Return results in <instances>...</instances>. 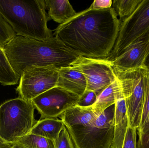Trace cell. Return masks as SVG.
Listing matches in <instances>:
<instances>
[{"mask_svg": "<svg viewBox=\"0 0 149 148\" xmlns=\"http://www.w3.org/2000/svg\"><path fill=\"white\" fill-rule=\"evenodd\" d=\"M136 131L137 129L129 127L122 148H137Z\"/></svg>", "mask_w": 149, "mask_h": 148, "instance_id": "obj_25", "label": "cell"}, {"mask_svg": "<svg viewBox=\"0 0 149 148\" xmlns=\"http://www.w3.org/2000/svg\"><path fill=\"white\" fill-rule=\"evenodd\" d=\"M138 135L141 134L148 135L149 134V121L145 127L139 132H137Z\"/></svg>", "mask_w": 149, "mask_h": 148, "instance_id": "obj_28", "label": "cell"}, {"mask_svg": "<svg viewBox=\"0 0 149 148\" xmlns=\"http://www.w3.org/2000/svg\"><path fill=\"white\" fill-rule=\"evenodd\" d=\"M21 148H55L54 141L29 134L15 143Z\"/></svg>", "mask_w": 149, "mask_h": 148, "instance_id": "obj_20", "label": "cell"}, {"mask_svg": "<svg viewBox=\"0 0 149 148\" xmlns=\"http://www.w3.org/2000/svg\"><path fill=\"white\" fill-rule=\"evenodd\" d=\"M14 144L6 143L0 145V148H9L12 147Z\"/></svg>", "mask_w": 149, "mask_h": 148, "instance_id": "obj_30", "label": "cell"}, {"mask_svg": "<svg viewBox=\"0 0 149 148\" xmlns=\"http://www.w3.org/2000/svg\"><path fill=\"white\" fill-rule=\"evenodd\" d=\"M120 85L114 104V136L111 148H122L129 127L126 101L121 83Z\"/></svg>", "mask_w": 149, "mask_h": 148, "instance_id": "obj_12", "label": "cell"}, {"mask_svg": "<svg viewBox=\"0 0 149 148\" xmlns=\"http://www.w3.org/2000/svg\"><path fill=\"white\" fill-rule=\"evenodd\" d=\"M44 0H0V14L17 35L45 41L54 37Z\"/></svg>", "mask_w": 149, "mask_h": 148, "instance_id": "obj_3", "label": "cell"}, {"mask_svg": "<svg viewBox=\"0 0 149 148\" xmlns=\"http://www.w3.org/2000/svg\"><path fill=\"white\" fill-rule=\"evenodd\" d=\"M120 83L118 78L106 88L97 96V101L92 106L94 112L99 116L107 109L114 105L116 95L120 88Z\"/></svg>", "mask_w": 149, "mask_h": 148, "instance_id": "obj_17", "label": "cell"}, {"mask_svg": "<svg viewBox=\"0 0 149 148\" xmlns=\"http://www.w3.org/2000/svg\"><path fill=\"white\" fill-rule=\"evenodd\" d=\"M16 35L10 25L0 14V47H3Z\"/></svg>", "mask_w": 149, "mask_h": 148, "instance_id": "obj_22", "label": "cell"}, {"mask_svg": "<svg viewBox=\"0 0 149 148\" xmlns=\"http://www.w3.org/2000/svg\"><path fill=\"white\" fill-rule=\"evenodd\" d=\"M65 127L63 120L56 118H47L38 121L29 134L55 140Z\"/></svg>", "mask_w": 149, "mask_h": 148, "instance_id": "obj_16", "label": "cell"}, {"mask_svg": "<svg viewBox=\"0 0 149 148\" xmlns=\"http://www.w3.org/2000/svg\"><path fill=\"white\" fill-rule=\"evenodd\" d=\"M45 3L50 20L60 24L64 23L77 14L67 0H45Z\"/></svg>", "mask_w": 149, "mask_h": 148, "instance_id": "obj_15", "label": "cell"}, {"mask_svg": "<svg viewBox=\"0 0 149 148\" xmlns=\"http://www.w3.org/2000/svg\"><path fill=\"white\" fill-rule=\"evenodd\" d=\"M97 99V95L94 92L86 90L75 105L81 107H91L96 102Z\"/></svg>", "mask_w": 149, "mask_h": 148, "instance_id": "obj_24", "label": "cell"}, {"mask_svg": "<svg viewBox=\"0 0 149 148\" xmlns=\"http://www.w3.org/2000/svg\"><path fill=\"white\" fill-rule=\"evenodd\" d=\"M54 142L55 148H76L65 126Z\"/></svg>", "mask_w": 149, "mask_h": 148, "instance_id": "obj_23", "label": "cell"}, {"mask_svg": "<svg viewBox=\"0 0 149 148\" xmlns=\"http://www.w3.org/2000/svg\"><path fill=\"white\" fill-rule=\"evenodd\" d=\"M148 39L145 36L132 43L118 57L111 61L115 71H124L136 69H146Z\"/></svg>", "mask_w": 149, "mask_h": 148, "instance_id": "obj_11", "label": "cell"}, {"mask_svg": "<svg viewBox=\"0 0 149 148\" xmlns=\"http://www.w3.org/2000/svg\"><path fill=\"white\" fill-rule=\"evenodd\" d=\"M3 49L12 69L20 77L32 66L70 67L80 56L55 36L42 41L16 35Z\"/></svg>", "mask_w": 149, "mask_h": 148, "instance_id": "obj_2", "label": "cell"}, {"mask_svg": "<svg viewBox=\"0 0 149 148\" xmlns=\"http://www.w3.org/2000/svg\"><path fill=\"white\" fill-rule=\"evenodd\" d=\"M146 69H136L124 71L114 70L121 84L126 101L129 126L136 129L140 127L142 115L144 101L143 79Z\"/></svg>", "mask_w": 149, "mask_h": 148, "instance_id": "obj_6", "label": "cell"}, {"mask_svg": "<svg viewBox=\"0 0 149 148\" xmlns=\"http://www.w3.org/2000/svg\"><path fill=\"white\" fill-rule=\"evenodd\" d=\"M148 39V42H147V48H146V55H147V58L148 60L149 59V32L145 35Z\"/></svg>", "mask_w": 149, "mask_h": 148, "instance_id": "obj_29", "label": "cell"}, {"mask_svg": "<svg viewBox=\"0 0 149 148\" xmlns=\"http://www.w3.org/2000/svg\"><path fill=\"white\" fill-rule=\"evenodd\" d=\"M80 96L60 87L49 89L32 100V103L40 114L39 120L59 118L76 105Z\"/></svg>", "mask_w": 149, "mask_h": 148, "instance_id": "obj_10", "label": "cell"}, {"mask_svg": "<svg viewBox=\"0 0 149 148\" xmlns=\"http://www.w3.org/2000/svg\"><path fill=\"white\" fill-rule=\"evenodd\" d=\"M31 101L20 97L6 101L0 105V138L14 143L29 134L38 121Z\"/></svg>", "mask_w": 149, "mask_h": 148, "instance_id": "obj_4", "label": "cell"}, {"mask_svg": "<svg viewBox=\"0 0 149 148\" xmlns=\"http://www.w3.org/2000/svg\"><path fill=\"white\" fill-rule=\"evenodd\" d=\"M120 24L112 7L102 10L89 8L60 24L54 35L65 47L80 56L106 59L115 44Z\"/></svg>", "mask_w": 149, "mask_h": 148, "instance_id": "obj_1", "label": "cell"}, {"mask_svg": "<svg viewBox=\"0 0 149 148\" xmlns=\"http://www.w3.org/2000/svg\"><path fill=\"white\" fill-rule=\"evenodd\" d=\"M139 139L137 143V148H149V134L138 136Z\"/></svg>", "mask_w": 149, "mask_h": 148, "instance_id": "obj_27", "label": "cell"}, {"mask_svg": "<svg viewBox=\"0 0 149 148\" xmlns=\"http://www.w3.org/2000/svg\"><path fill=\"white\" fill-rule=\"evenodd\" d=\"M9 148H20V147H18V146H17V145H16V144H15V143H14V145H13V146H12V147H10Z\"/></svg>", "mask_w": 149, "mask_h": 148, "instance_id": "obj_32", "label": "cell"}, {"mask_svg": "<svg viewBox=\"0 0 149 148\" xmlns=\"http://www.w3.org/2000/svg\"><path fill=\"white\" fill-rule=\"evenodd\" d=\"M149 32V0H142L134 12L120 22L114 46L106 60L118 57L132 43Z\"/></svg>", "mask_w": 149, "mask_h": 148, "instance_id": "obj_7", "label": "cell"}, {"mask_svg": "<svg viewBox=\"0 0 149 148\" xmlns=\"http://www.w3.org/2000/svg\"><path fill=\"white\" fill-rule=\"evenodd\" d=\"M20 78L10 64L4 50L0 47V83L3 86L16 85Z\"/></svg>", "mask_w": 149, "mask_h": 148, "instance_id": "obj_18", "label": "cell"}, {"mask_svg": "<svg viewBox=\"0 0 149 148\" xmlns=\"http://www.w3.org/2000/svg\"><path fill=\"white\" fill-rule=\"evenodd\" d=\"M56 86L81 96L87 88V82L83 74L72 67L59 68Z\"/></svg>", "mask_w": 149, "mask_h": 148, "instance_id": "obj_13", "label": "cell"}, {"mask_svg": "<svg viewBox=\"0 0 149 148\" xmlns=\"http://www.w3.org/2000/svg\"><path fill=\"white\" fill-rule=\"evenodd\" d=\"M115 106L87 126L68 129L76 148H111L114 136Z\"/></svg>", "mask_w": 149, "mask_h": 148, "instance_id": "obj_5", "label": "cell"}, {"mask_svg": "<svg viewBox=\"0 0 149 148\" xmlns=\"http://www.w3.org/2000/svg\"><path fill=\"white\" fill-rule=\"evenodd\" d=\"M112 0H95L89 8L93 10H102L108 9L112 7Z\"/></svg>", "mask_w": 149, "mask_h": 148, "instance_id": "obj_26", "label": "cell"}, {"mask_svg": "<svg viewBox=\"0 0 149 148\" xmlns=\"http://www.w3.org/2000/svg\"><path fill=\"white\" fill-rule=\"evenodd\" d=\"M7 142H5L4 140H2L1 138H0V145H1V144H4V143H6Z\"/></svg>", "mask_w": 149, "mask_h": 148, "instance_id": "obj_31", "label": "cell"}, {"mask_svg": "<svg viewBox=\"0 0 149 148\" xmlns=\"http://www.w3.org/2000/svg\"><path fill=\"white\" fill-rule=\"evenodd\" d=\"M59 69L54 67L32 66L27 68L20 76L19 84L16 89L19 97L31 101L56 87Z\"/></svg>", "mask_w": 149, "mask_h": 148, "instance_id": "obj_8", "label": "cell"}, {"mask_svg": "<svg viewBox=\"0 0 149 148\" xmlns=\"http://www.w3.org/2000/svg\"><path fill=\"white\" fill-rule=\"evenodd\" d=\"M142 0H114L112 7L121 22L130 16Z\"/></svg>", "mask_w": 149, "mask_h": 148, "instance_id": "obj_19", "label": "cell"}, {"mask_svg": "<svg viewBox=\"0 0 149 148\" xmlns=\"http://www.w3.org/2000/svg\"><path fill=\"white\" fill-rule=\"evenodd\" d=\"M98 116L94 112L92 106L81 107L75 105L63 113L59 118L68 129L89 125Z\"/></svg>", "mask_w": 149, "mask_h": 148, "instance_id": "obj_14", "label": "cell"}, {"mask_svg": "<svg viewBox=\"0 0 149 148\" xmlns=\"http://www.w3.org/2000/svg\"><path fill=\"white\" fill-rule=\"evenodd\" d=\"M71 67L83 74L86 80V90L93 91L97 96L117 79L111 62L106 59L79 56Z\"/></svg>", "mask_w": 149, "mask_h": 148, "instance_id": "obj_9", "label": "cell"}, {"mask_svg": "<svg viewBox=\"0 0 149 148\" xmlns=\"http://www.w3.org/2000/svg\"><path fill=\"white\" fill-rule=\"evenodd\" d=\"M144 101L143 109L141 124L137 132L141 131L149 121V68L144 70Z\"/></svg>", "mask_w": 149, "mask_h": 148, "instance_id": "obj_21", "label": "cell"}]
</instances>
